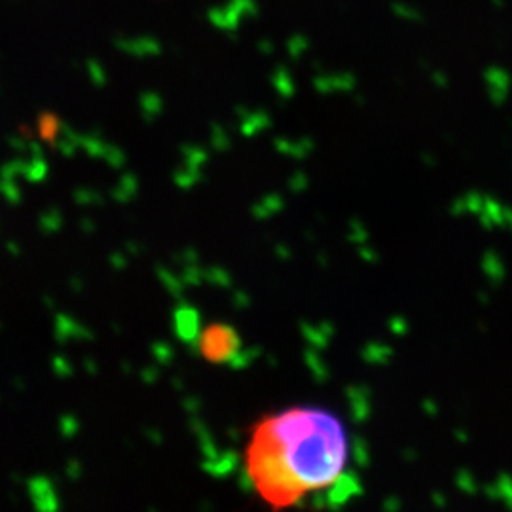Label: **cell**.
Wrapping results in <instances>:
<instances>
[{
    "label": "cell",
    "instance_id": "6da1fadb",
    "mask_svg": "<svg viewBox=\"0 0 512 512\" xmlns=\"http://www.w3.org/2000/svg\"><path fill=\"white\" fill-rule=\"evenodd\" d=\"M349 469V436L332 412L292 406L264 415L250 429L245 473L273 512L304 505L334 490Z\"/></svg>",
    "mask_w": 512,
    "mask_h": 512
},
{
    "label": "cell",
    "instance_id": "7a4b0ae2",
    "mask_svg": "<svg viewBox=\"0 0 512 512\" xmlns=\"http://www.w3.org/2000/svg\"><path fill=\"white\" fill-rule=\"evenodd\" d=\"M239 340L230 327L213 325L205 329L199 336V353L211 362L230 361L232 355H236Z\"/></svg>",
    "mask_w": 512,
    "mask_h": 512
}]
</instances>
